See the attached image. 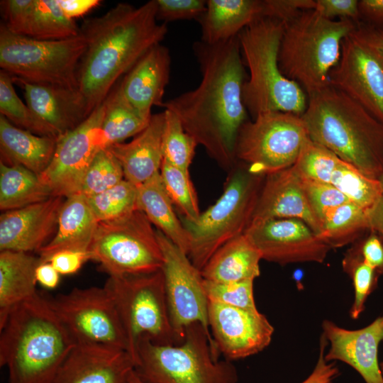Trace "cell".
I'll return each mask as SVG.
<instances>
[{
    "mask_svg": "<svg viewBox=\"0 0 383 383\" xmlns=\"http://www.w3.org/2000/svg\"><path fill=\"white\" fill-rule=\"evenodd\" d=\"M194 51L199 64V86L165 101L184 130L222 167L235 165L234 149L239 130L248 121L243 99L247 79L238 37L216 44L197 41Z\"/></svg>",
    "mask_w": 383,
    "mask_h": 383,
    "instance_id": "1",
    "label": "cell"
},
{
    "mask_svg": "<svg viewBox=\"0 0 383 383\" xmlns=\"http://www.w3.org/2000/svg\"><path fill=\"white\" fill-rule=\"evenodd\" d=\"M79 29L86 50L78 68V89L89 113L167 33L166 23H157V0L138 7L119 3L100 16L84 20Z\"/></svg>",
    "mask_w": 383,
    "mask_h": 383,
    "instance_id": "2",
    "label": "cell"
},
{
    "mask_svg": "<svg viewBox=\"0 0 383 383\" xmlns=\"http://www.w3.org/2000/svg\"><path fill=\"white\" fill-rule=\"evenodd\" d=\"M76 344L38 292L0 326V366L8 370V383H50Z\"/></svg>",
    "mask_w": 383,
    "mask_h": 383,
    "instance_id": "3",
    "label": "cell"
},
{
    "mask_svg": "<svg viewBox=\"0 0 383 383\" xmlns=\"http://www.w3.org/2000/svg\"><path fill=\"white\" fill-rule=\"evenodd\" d=\"M313 141L373 179L383 174V123L328 85L308 96L301 116Z\"/></svg>",
    "mask_w": 383,
    "mask_h": 383,
    "instance_id": "4",
    "label": "cell"
},
{
    "mask_svg": "<svg viewBox=\"0 0 383 383\" xmlns=\"http://www.w3.org/2000/svg\"><path fill=\"white\" fill-rule=\"evenodd\" d=\"M284 27V23L278 19L261 17L238 35L242 58L249 70L243 99L252 118L270 111L301 116L307 107L306 92L296 82L287 78L279 66Z\"/></svg>",
    "mask_w": 383,
    "mask_h": 383,
    "instance_id": "5",
    "label": "cell"
},
{
    "mask_svg": "<svg viewBox=\"0 0 383 383\" xmlns=\"http://www.w3.org/2000/svg\"><path fill=\"white\" fill-rule=\"evenodd\" d=\"M278 62L282 74L310 96L329 84L343 39L355 28L351 20H331L315 9L299 12L284 23Z\"/></svg>",
    "mask_w": 383,
    "mask_h": 383,
    "instance_id": "6",
    "label": "cell"
},
{
    "mask_svg": "<svg viewBox=\"0 0 383 383\" xmlns=\"http://www.w3.org/2000/svg\"><path fill=\"white\" fill-rule=\"evenodd\" d=\"M219 355L203 326L193 323L179 344L160 345L142 337L135 370L148 383H237L236 367Z\"/></svg>",
    "mask_w": 383,
    "mask_h": 383,
    "instance_id": "7",
    "label": "cell"
},
{
    "mask_svg": "<svg viewBox=\"0 0 383 383\" xmlns=\"http://www.w3.org/2000/svg\"><path fill=\"white\" fill-rule=\"evenodd\" d=\"M265 177L250 172L242 163L235 164L221 196L196 221L179 216L189 238L188 257L199 270L219 248L244 234L251 222Z\"/></svg>",
    "mask_w": 383,
    "mask_h": 383,
    "instance_id": "8",
    "label": "cell"
},
{
    "mask_svg": "<svg viewBox=\"0 0 383 383\" xmlns=\"http://www.w3.org/2000/svg\"><path fill=\"white\" fill-rule=\"evenodd\" d=\"M104 286L114 300L126 340L127 353L134 365L138 344L143 336L156 344H179L170 321L162 270L109 277Z\"/></svg>",
    "mask_w": 383,
    "mask_h": 383,
    "instance_id": "9",
    "label": "cell"
},
{
    "mask_svg": "<svg viewBox=\"0 0 383 383\" xmlns=\"http://www.w3.org/2000/svg\"><path fill=\"white\" fill-rule=\"evenodd\" d=\"M85 50L80 34L43 40L16 35L4 23L0 25L1 70L30 83L78 89V68Z\"/></svg>",
    "mask_w": 383,
    "mask_h": 383,
    "instance_id": "10",
    "label": "cell"
},
{
    "mask_svg": "<svg viewBox=\"0 0 383 383\" xmlns=\"http://www.w3.org/2000/svg\"><path fill=\"white\" fill-rule=\"evenodd\" d=\"M89 252L109 277L152 273L163 265L156 231L140 210L99 222Z\"/></svg>",
    "mask_w": 383,
    "mask_h": 383,
    "instance_id": "11",
    "label": "cell"
},
{
    "mask_svg": "<svg viewBox=\"0 0 383 383\" xmlns=\"http://www.w3.org/2000/svg\"><path fill=\"white\" fill-rule=\"evenodd\" d=\"M309 138L300 116L281 111L262 113L240 127L235 160L250 172L266 176L292 167Z\"/></svg>",
    "mask_w": 383,
    "mask_h": 383,
    "instance_id": "12",
    "label": "cell"
},
{
    "mask_svg": "<svg viewBox=\"0 0 383 383\" xmlns=\"http://www.w3.org/2000/svg\"><path fill=\"white\" fill-rule=\"evenodd\" d=\"M42 294L77 343L101 344L127 352L116 306L104 285L76 287L55 296Z\"/></svg>",
    "mask_w": 383,
    "mask_h": 383,
    "instance_id": "13",
    "label": "cell"
},
{
    "mask_svg": "<svg viewBox=\"0 0 383 383\" xmlns=\"http://www.w3.org/2000/svg\"><path fill=\"white\" fill-rule=\"evenodd\" d=\"M156 234L163 255L161 270L170 321L179 343L186 328L193 323L201 324L213 339L208 322L209 299L201 270L160 231L157 230Z\"/></svg>",
    "mask_w": 383,
    "mask_h": 383,
    "instance_id": "14",
    "label": "cell"
},
{
    "mask_svg": "<svg viewBox=\"0 0 383 383\" xmlns=\"http://www.w3.org/2000/svg\"><path fill=\"white\" fill-rule=\"evenodd\" d=\"M103 103L77 127L57 139L53 157L40 175L53 196L67 198L79 194L84 177L101 149Z\"/></svg>",
    "mask_w": 383,
    "mask_h": 383,
    "instance_id": "15",
    "label": "cell"
},
{
    "mask_svg": "<svg viewBox=\"0 0 383 383\" xmlns=\"http://www.w3.org/2000/svg\"><path fill=\"white\" fill-rule=\"evenodd\" d=\"M329 84L361 104L383 123V62L352 33L341 44V55L331 71Z\"/></svg>",
    "mask_w": 383,
    "mask_h": 383,
    "instance_id": "16",
    "label": "cell"
},
{
    "mask_svg": "<svg viewBox=\"0 0 383 383\" xmlns=\"http://www.w3.org/2000/svg\"><path fill=\"white\" fill-rule=\"evenodd\" d=\"M244 234L262 260L282 265L322 263L331 249L304 221L296 218L252 222Z\"/></svg>",
    "mask_w": 383,
    "mask_h": 383,
    "instance_id": "17",
    "label": "cell"
},
{
    "mask_svg": "<svg viewBox=\"0 0 383 383\" xmlns=\"http://www.w3.org/2000/svg\"><path fill=\"white\" fill-rule=\"evenodd\" d=\"M208 322L219 354L232 361L255 355L270 343L274 328L258 310L209 301Z\"/></svg>",
    "mask_w": 383,
    "mask_h": 383,
    "instance_id": "18",
    "label": "cell"
},
{
    "mask_svg": "<svg viewBox=\"0 0 383 383\" xmlns=\"http://www.w3.org/2000/svg\"><path fill=\"white\" fill-rule=\"evenodd\" d=\"M323 335L330 348L325 353L327 362L341 361L353 367L365 383H383L378 361V348L383 341V316L368 326L348 330L325 320Z\"/></svg>",
    "mask_w": 383,
    "mask_h": 383,
    "instance_id": "19",
    "label": "cell"
},
{
    "mask_svg": "<svg viewBox=\"0 0 383 383\" xmlns=\"http://www.w3.org/2000/svg\"><path fill=\"white\" fill-rule=\"evenodd\" d=\"M65 198H50L0 216V251L37 252L54 236Z\"/></svg>",
    "mask_w": 383,
    "mask_h": 383,
    "instance_id": "20",
    "label": "cell"
},
{
    "mask_svg": "<svg viewBox=\"0 0 383 383\" xmlns=\"http://www.w3.org/2000/svg\"><path fill=\"white\" fill-rule=\"evenodd\" d=\"M134 369V362L126 350L77 343L50 383H128Z\"/></svg>",
    "mask_w": 383,
    "mask_h": 383,
    "instance_id": "21",
    "label": "cell"
},
{
    "mask_svg": "<svg viewBox=\"0 0 383 383\" xmlns=\"http://www.w3.org/2000/svg\"><path fill=\"white\" fill-rule=\"evenodd\" d=\"M275 218L299 219L317 235L321 232L322 224L292 167L265 177L250 223Z\"/></svg>",
    "mask_w": 383,
    "mask_h": 383,
    "instance_id": "22",
    "label": "cell"
},
{
    "mask_svg": "<svg viewBox=\"0 0 383 383\" xmlns=\"http://www.w3.org/2000/svg\"><path fill=\"white\" fill-rule=\"evenodd\" d=\"M13 78L23 90L29 108L57 134L75 128L89 115L85 99L78 89L30 83Z\"/></svg>",
    "mask_w": 383,
    "mask_h": 383,
    "instance_id": "23",
    "label": "cell"
},
{
    "mask_svg": "<svg viewBox=\"0 0 383 383\" xmlns=\"http://www.w3.org/2000/svg\"><path fill=\"white\" fill-rule=\"evenodd\" d=\"M171 57L169 49L158 44L148 50L129 70L120 83L128 101L143 115L152 116V106H162L170 80Z\"/></svg>",
    "mask_w": 383,
    "mask_h": 383,
    "instance_id": "24",
    "label": "cell"
},
{
    "mask_svg": "<svg viewBox=\"0 0 383 383\" xmlns=\"http://www.w3.org/2000/svg\"><path fill=\"white\" fill-rule=\"evenodd\" d=\"M164 126V111L152 114L148 126L133 140L106 148L120 162L124 179L137 187L160 173Z\"/></svg>",
    "mask_w": 383,
    "mask_h": 383,
    "instance_id": "25",
    "label": "cell"
},
{
    "mask_svg": "<svg viewBox=\"0 0 383 383\" xmlns=\"http://www.w3.org/2000/svg\"><path fill=\"white\" fill-rule=\"evenodd\" d=\"M98 223L85 196L77 194L65 198L54 236L37 252L41 262L62 250L89 252Z\"/></svg>",
    "mask_w": 383,
    "mask_h": 383,
    "instance_id": "26",
    "label": "cell"
},
{
    "mask_svg": "<svg viewBox=\"0 0 383 383\" xmlns=\"http://www.w3.org/2000/svg\"><path fill=\"white\" fill-rule=\"evenodd\" d=\"M263 2L260 0H209L198 20L201 28V41L216 44L228 40L248 25L262 17Z\"/></svg>",
    "mask_w": 383,
    "mask_h": 383,
    "instance_id": "27",
    "label": "cell"
},
{
    "mask_svg": "<svg viewBox=\"0 0 383 383\" xmlns=\"http://www.w3.org/2000/svg\"><path fill=\"white\" fill-rule=\"evenodd\" d=\"M57 140L34 134L0 116L1 161L17 165L40 175L49 165Z\"/></svg>",
    "mask_w": 383,
    "mask_h": 383,
    "instance_id": "28",
    "label": "cell"
},
{
    "mask_svg": "<svg viewBox=\"0 0 383 383\" xmlns=\"http://www.w3.org/2000/svg\"><path fill=\"white\" fill-rule=\"evenodd\" d=\"M40 262L30 252H0V326L15 306L38 293L35 270Z\"/></svg>",
    "mask_w": 383,
    "mask_h": 383,
    "instance_id": "29",
    "label": "cell"
},
{
    "mask_svg": "<svg viewBox=\"0 0 383 383\" xmlns=\"http://www.w3.org/2000/svg\"><path fill=\"white\" fill-rule=\"evenodd\" d=\"M262 260L255 246L245 234L237 236L219 248L201 269L205 280L235 282L255 280L260 274Z\"/></svg>",
    "mask_w": 383,
    "mask_h": 383,
    "instance_id": "30",
    "label": "cell"
},
{
    "mask_svg": "<svg viewBox=\"0 0 383 383\" xmlns=\"http://www.w3.org/2000/svg\"><path fill=\"white\" fill-rule=\"evenodd\" d=\"M137 209L152 224L187 255L189 238L173 203L163 185L160 173L137 187Z\"/></svg>",
    "mask_w": 383,
    "mask_h": 383,
    "instance_id": "31",
    "label": "cell"
},
{
    "mask_svg": "<svg viewBox=\"0 0 383 383\" xmlns=\"http://www.w3.org/2000/svg\"><path fill=\"white\" fill-rule=\"evenodd\" d=\"M104 104V117L100 128L101 149L123 143L136 136L149 124L150 118L139 112L126 98L120 84L112 89Z\"/></svg>",
    "mask_w": 383,
    "mask_h": 383,
    "instance_id": "32",
    "label": "cell"
},
{
    "mask_svg": "<svg viewBox=\"0 0 383 383\" xmlns=\"http://www.w3.org/2000/svg\"><path fill=\"white\" fill-rule=\"evenodd\" d=\"M40 175L17 165L0 162V209H21L52 196Z\"/></svg>",
    "mask_w": 383,
    "mask_h": 383,
    "instance_id": "33",
    "label": "cell"
},
{
    "mask_svg": "<svg viewBox=\"0 0 383 383\" xmlns=\"http://www.w3.org/2000/svg\"><path fill=\"white\" fill-rule=\"evenodd\" d=\"M367 211L351 201L338 206L324 219L318 238L331 248L355 241L369 231Z\"/></svg>",
    "mask_w": 383,
    "mask_h": 383,
    "instance_id": "34",
    "label": "cell"
},
{
    "mask_svg": "<svg viewBox=\"0 0 383 383\" xmlns=\"http://www.w3.org/2000/svg\"><path fill=\"white\" fill-rule=\"evenodd\" d=\"M79 26L68 18L57 0H35L27 37L43 40H57L79 35Z\"/></svg>",
    "mask_w": 383,
    "mask_h": 383,
    "instance_id": "35",
    "label": "cell"
},
{
    "mask_svg": "<svg viewBox=\"0 0 383 383\" xmlns=\"http://www.w3.org/2000/svg\"><path fill=\"white\" fill-rule=\"evenodd\" d=\"M0 113L18 128L38 135L58 138L55 131L18 96L12 76L4 70L0 72Z\"/></svg>",
    "mask_w": 383,
    "mask_h": 383,
    "instance_id": "36",
    "label": "cell"
},
{
    "mask_svg": "<svg viewBox=\"0 0 383 383\" xmlns=\"http://www.w3.org/2000/svg\"><path fill=\"white\" fill-rule=\"evenodd\" d=\"M331 184L351 202L366 211L371 209L382 196L379 180L368 177L343 160L335 170Z\"/></svg>",
    "mask_w": 383,
    "mask_h": 383,
    "instance_id": "37",
    "label": "cell"
},
{
    "mask_svg": "<svg viewBox=\"0 0 383 383\" xmlns=\"http://www.w3.org/2000/svg\"><path fill=\"white\" fill-rule=\"evenodd\" d=\"M160 174L165 190L180 216L189 221H196L201 212L189 170L175 167L163 159Z\"/></svg>",
    "mask_w": 383,
    "mask_h": 383,
    "instance_id": "38",
    "label": "cell"
},
{
    "mask_svg": "<svg viewBox=\"0 0 383 383\" xmlns=\"http://www.w3.org/2000/svg\"><path fill=\"white\" fill-rule=\"evenodd\" d=\"M137 194V186L124 179L106 191L87 198V201L96 220L107 221L138 210Z\"/></svg>",
    "mask_w": 383,
    "mask_h": 383,
    "instance_id": "39",
    "label": "cell"
},
{
    "mask_svg": "<svg viewBox=\"0 0 383 383\" xmlns=\"http://www.w3.org/2000/svg\"><path fill=\"white\" fill-rule=\"evenodd\" d=\"M164 113L163 159L175 167L189 170L198 143L184 130L180 120L172 111L165 109Z\"/></svg>",
    "mask_w": 383,
    "mask_h": 383,
    "instance_id": "40",
    "label": "cell"
},
{
    "mask_svg": "<svg viewBox=\"0 0 383 383\" xmlns=\"http://www.w3.org/2000/svg\"><path fill=\"white\" fill-rule=\"evenodd\" d=\"M341 160L332 151L309 138L292 167L301 177L331 184L333 174Z\"/></svg>",
    "mask_w": 383,
    "mask_h": 383,
    "instance_id": "41",
    "label": "cell"
},
{
    "mask_svg": "<svg viewBox=\"0 0 383 383\" xmlns=\"http://www.w3.org/2000/svg\"><path fill=\"white\" fill-rule=\"evenodd\" d=\"M123 179L124 174L118 160L109 149H101L86 172L79 194L89 198L116 186Z\"/></svg>",
    "mask_w": 383,
    "mask_h": 383,
    "instance_id": "42",
    "label": "cell"
},
{
    "mask_svg": "<svg viewBox=\"0 0 383 383\" xmlns=\"http://www.w3.org/2000/svg\"><path fill=\"white\" fill-rule=\"evenodd\" d=\"M343 267L353 280L355 295L350 314L356 319L364 311L366 300L375 289L380 275L362 260L356 246L347 252Z\"/></svg>",
    "mask_w": 383,
    "mask_h": 383,
    "instance_id": "43",
    "label": "cell"
},
{
    "mask_svg": "<svg viewBox=\"0 0 383 383\" xmlns=\"http://www.w3.org/2000/svg\"><path fill=\"white\" fill-rule=\"evenodd\" d=\"M204 284L209 301L239 309L257 310L252 279L226 283L204 279Z\"/></svg>",
    "mask_w": 383,
    "mask_h": 383,
    "instance_id": "44",
    "label": "cell"
},
{
    "mask_svg": "<svg viewBox=\"0 0 383 383\" xmlns=\"http://www.w3.org/2000/svg\"><path fill=\"white\" fill-rule=\"evenodd\" d=\"M299 177L309 204L321 224L333 209L350 201L331 184L320 182L299 176Z\"/></svg>",
    "mask_w": 383,
    "mask_h": 383,
    "instance_id": "45",
    "label": "cell"
},
{
    "mask_svg": "<svg viewBox=\"0 0 383 383\" xmlns=\"http://www.w3.org/2000/svg\"><path fill=\"white\" fill-rule=\"evenodd\" d=\"M206 9L204 0H157V20L165 23L180 20H199Z\"/></svg>",
    "mask_w": 383,
    "mask_h": 383,
    "instance_id": "46",
    "label": "cell"
},
{
    "mask_svg": "<svg viewBox=\"0 0 383 383\" xmlns=\"http://www.w3.org/2000/svg\"><path fill=\"white\" fill-rule=\"evenodd\" d=\"M35 0L1 1L5 26L11 33L26 36Z\"/></svg>",
    "mask_w": 383,
    "mask_h": 383,
    "instance_id": "47",
    "label": "cell"
},
{
    "mask_svg": "<svg viewBox=\"0 0 383 383\" xmlns=\"http://www.w3.org/2000/svg\"><path fill=\"white\" fill-rule=\"evenodd\" d=\"M262 2V17L278 19L284 23L299 12L316 7V0H263Z\"/></svg>",
    "mask_w": 383,
    "mask_h": 383,
    "instance_id": "48",
    "label": "cell"
},
{
    "mask_svg": "<svg viewBox=\"0 0 383 383\" xmlns=\"http://www.w3.org/2000/svg\"><path fill=\"white\" fill-rule=\"evenodd\" d=\"M323 17L334 20H351L360 22L359 1L357 0H316L314 9Z\"/></svg>",
    "mask_w": 383,
    "mask_h": 383,
    "instance_id": "49",
    "label": "cell"
},
{
    "mask_svg": "<svg viewBox=\"0 0 383 383\" xmlns=\"http://www.w3.org/2000/svg\"><path fill=\"white\" fill-rule=\"evenodd\" d=\"M89 260V252L66 250L55 252L48 262H50L60 274L67 275L78 272Z\"/></svg>",
    "mask_w": 383,
    "mask_h": 383,
    "instance_id": "50",
    "label": "cell"
},
{
    "mask_svg": "<svg viewBox=\"0 0 383 383\" xmlns=\"http://www.w3.org/2000/svg\"><path fill=\"white\" fill-rule=\"evenodd\" d=\"M356 247L362 260L379 275L383 274V240L370 231L368 237Z\"/></svg>",
    "mask_w": 383,
    "mask_h": 383,
    "instance_id": "51",
    "label": "cell"
},
{
    "mask_svg": "<svg viewBox=\"0 0 383 383\" xmlns=\"http://www.w3.org/2000/svg\"><path fill=\"white\" fill-rule=\"evenodd\" d=\"M328 341L322 334L320 339L319 356L311 373L300 383H332L339 375L338 367L333 362L325 360V350Z\"/></svg>",
    "mask_w": 383,
    "mask_h": 383,
    "instance_id": "52",
    "label": "cell"
},
{
    "mask_svg": "<svg viewBox=\"0 0 383 383\" xmlns=\"http://www.w3.org/2000/svg\"><path fill=\"white\" fill-rule=\"evenodd\" d=\"M352 33L367 45L383 62V31L359 22Z\"/></svg>",
    "mask_w": 383,
    "mask_h": 383,
    "instance_id": "53",
    "label": "cell"
},
{
    "mask_svg": "<svg viewBox=\"0 0 383 383\" xmlns=\"http://www.w3.org/2000/svg\"><path fill=\"white\" fill-rule=\"evenodd\" d=\"M360 21L383 31V0L359 1Z\"/></svg>",
    "mask_w": 383,
    "mask_h": 383,
    "instance_id": "54",
    "label": "cell"
},
{
    "mask_svg": "<svg viewBox=\"0 0 383 383\" xmlns=\"http://www.w3.org/2000/svg\"><path fill=\"white\" fill-rule=\"evenodd\" d=\"M64 13L70 18L82 17L101 3L99 0H57Z\"/></svg>",
    "mask_w": 383,
    "mask_h": 383,
    "instance_id": "55",
    "label": "cell"
},
{
    "mask_svg": "<svg viewBox=\"0 0 383 383\" xmlns=\"http://www.w3.org/2000/svg\"><path fill=\"white\" fill-rule=\"evenodd\" d=\"M38 283L46 289H55L60 282V274L50 262H42L35 270Z\"/></svg>",
    "mask_w": 383,
    "mask_h": 383,
    "instance_id": "56",
    "label": "cell"
},
{
    "mask_svg": "<svg viewBox=\"0 0 383 383\" xmlns=\"http://www.w3.org/2000/svg\"><path fill=\"white\" fill-rule=\"evenodd\" d=\"M367 212L369 231L376 233L383 240V196Z\"/></svg>",
    "mask_w": 383,
    "mask_h": 383,
    "instance_id": "57",
    "label": "cell"
},
{
    "mask_svg": "<svg viewBox=\"0 0 383 383\" xmlns=\"http://www.w3.org/2000/svg\"><path fill=\"white\" fill-rule=\"evenodd\" d=\"M128 383H148L135 372V369L131 372Z\"/></svg>",
    "mask_w": 383,
    "mask_h": 383,
    "instance_id": "58",
    "label": "cell"
},
{
    "mask_svg": "<svg viewBox=\"0 0 383 383\" xmlns=\"http://www.w3.org/2000/svg\"><path fill=\"white\" fill-rule=\"evenodd\" d=\"M378 180H379V183H380V186H381L382 192V196H383V174Z\"/></svg>",
    "mask_w": 383,
    "mask_h": 383,
    "instance_id": "59",
    "label": "cell"
},
{
    "mask_svg": "<svg viewBox=\"0 0 383 383\" xmlns=\"http://www.w3.org/2000/svg\"><path fill=\"white\" fill-rule=\"evenodd\" d=\"M380 367H381V370L382 371L383 370V362H382L381 365H380Z\"/></svg>",
    "mask_w": 383,
    "mask_h": 383,
    "instance_id": "60",
    "label": "cell"
}]
</instances>
